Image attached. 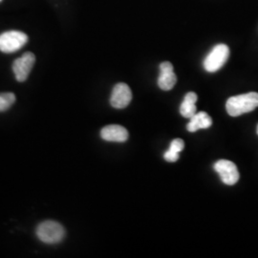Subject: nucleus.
<instances>
[{"label":"nucleus","mask_w":258,"mask_h":258,"mask_svg":"<svg viewBox=\"0 0 258 258\" xmlns=\"http://www.w3.org/2000/svg\"><path fill=\"white\" fill-rule=\"evenodd\" d=\"M164 158L167 162H176L179 159V153L171 150V149H168L165 153Z\"/></svg>","instance_id":"obj_14"},{"label":"nucleus","mask_w":258,"mask_h":258,"mask_svg":"<svg viewBox=\"0 0 258 258\" xmlns=\"http://www.w3.org/2000/svg\"><path fill=\"white\" fill-rule=\"evenodd\" d=\"M184 141H183L182 139H175V140H173V141L171 142L169 149H171V150H173V151H176V152L180 153V152L184 149Z\"/></svg>","instance_id":"obj_13"},{"label":"nucleus","mask_w":258,"mask_h":258,"mask_svg":"<svg viewBox=\"0 0 258 258\" xmlns=\"http://www.w3.org/2000/svg\"><path fill=\"white\" fill-rule=\"evenodd\" d=\"M28 41V36L20 31H8L0 35V51L11 54L20 50Z\"/></svg>","instance_id":"obj_3"},{"label":"nucleus","mask_w":258,"mask_h":258,"mask_svg":"<svg viewBox=\"0 0 258 258\" xmlns=\"http://www.w3.org/2000/svg\"><path fill=\"white\" fill-rule=\"evenodd\" d=\"M197 95L194 92L187 93L184 96V102L180 106V113L184 118H191L196 114V105Z\"/></svg>","instance_id":"obj_11"},{"label":"nucleus","mask_w":258,"mask_h":258,"mask_svg":"<svg viewBox=\"0 0 258 258\" xmlns=\"http://www.w3.org/2000/svg\"><path fill=\"white\" fill-rule=\"evenodd\" d=\"M16 102V95L14 93H0V112H4Z\"/></svg>","instance_id":"obj_12"},{"label":"nucleus","mask_w":258,"mask_h":258,"mask_svg":"<svg viewBox=\"0 0 258 258\" xmlns=\"http://www.w3.org/2000/svg\"><path fill=\"white\" fill-rule=\"evenodd\" d=\"M258 107V93L249 92L231 97L226 103V109L231 117H238Z\"/></svg>","instance_id":"obj_1"},{"label":"nucleus","mask_w":258,"mask_h":258,"mask_svg":"<svg viewBox=\"0 0 258 258\" xmlns=\"http://www.w3.org/2000/svg\"><path fill=\"white\" fill-rule=\"evenodd\" d=\"M101 137L106 142L123 143L128 139V131L119 124H109L102 129Z\"/></svg>","instance_id":"obj_9"},{"label":"nucleus","mask_w":258,"mask_h":258,"mask_svg":"<svg viewBox=\"0 0 258 258\" xmlns=\"http://www.w3.org/2000/svg\"><path fill=\"white\" fill-rule=\"evenodd\" d=\"M230 55V49L226 44L213 47L211 53L204 60V67L208 72H216L223 67Z\"/></svg>","instance_id":"obj_4"},{"label":"nucleus","mask_w":258,"mask_h":258,"mask_svg":"<svg viewBox=\"0 0 258 258\" xmlns=\"http://www.w3.org/2000/svg\"><path fill=\"white\" fill-rule=\"evenodd\" d=\"M35 62H36V56L31 52L23 54L14 61L13 71L18 82L23 83L27 80Z\"/></svg>","instance_id":"obj_5"},{"label":"nucleus","mask_w":258,"mask_h":258,"mask_svg":"<svg viewBox=\"0 0 258 258\" xmlns=\"http://www.w3.org/2000/svg\"><path fill=\"white\" fill-rule=\"evenodd\" d=\"M257 134H258V126H257Z\"/></svg>","instance_id":"obj_15"},{"label":"nucleus","mask_w":258,"mask_h":258,"mask_svg":"<svg viewBox=\"0 0 258 258\" xmlns=\"http://www.w3.org/2000/svg\"><path fill=\"white\" fill-rule=\"evenodd\" d=\"M212 124V118L206 112L196 113L190 118V121L187 123L186 129L189 132H195L199 129H206L211 127Z\"/></svg>","instance_id":"obj_10"},{"label":"nucleus","mask_w":258,"mask_h":258,"mask_svg":"<svg viewBox=\"0 0 258 258\" xmlns=\"http://www.w3.org/2000/svg\"><path fill=\"white\" fill-rule=\"evenodd\" d=\"M1 1H2V0H0V2H1Z\"/></svg>","instance_id":"obj_16"},{"label":"nucleus","mask_w":258,"mask_h":258,"mask_svg":"<svg viewBox=\"0 0 258 258\" xmlns=\"http://www.w3.org/2000/svg\"><path fill=\"white\" fill-rule=\"evenodd\" d=\"M160 71L161 74L158 79L159 87L164 91L171 90L177 83V77L173 72V65L168 61H165L160 64Z\"/></svg>","instance_id":"obj_8"},{"label":"nucleus","mask_w":258,"mask_h":258,"mask_svg":"<svg viewBox=\"0 0 258 258\" xmlns=\"http://www.w3.org/2000/svg\"><path fill=\"white\" fill-rule=\"evenodd\" d=\"M36 233L38 239L49 245H55L60 243L64 239L66 234L63 226L57 222L52 220H47L40 223L37 226Z\"/></svg>","instance_id":"obj_2"},{"label":"nucleus","mask_w":258,"mask_h":258,"mask_svg":"<svg viewBox=\"0 0 258 258\" xmlns=\"http://www.w3.org/2000/svg\"><path fill=\"white\" fill-rule=\"evenodd\" d=\"M214 169L220 176L224 184L232 185L236 184L239 180L238 168L231 161L219 160L214 164Z\"/></svg>","instance_id":"obj_6"},{"label":"nucleus","mask_w":258,"mask_h":258,"mask_svg":"<svg viewBox=\"0 0 258 258\" xmlns=\"http://www.w3.org/2000/svg\"><path fill=\"white\" fill-rule=\"evenodd\" d=\"M132 100V92L126 83L116 84L112 90L110 104L114 108L121 109L128 105Z\"/></svg>","instance_id":"obj_7"}]
</instances>
